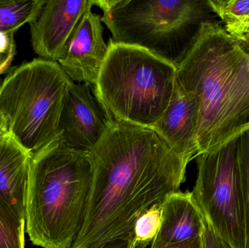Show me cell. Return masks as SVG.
<instances>
[{"label":"cell","instance_id":"obj_1","mask_svg":"<svg viewBox=\"0 0 249 248\" xmlns=\"http://www.w3.org/2000/svg\"><path fill=\"white\" fill-rule=\"evenodd\" d=\"M86 221L71 248H94L133 232L137 218L178 191L189 162L153 130L112 119L90 150Z\"/></svg>","mask_w":249,"mask_h":248},{"label":"cell","instance_id":"obj_2","mask_svg":"<svg viewBox=\"0 0 249 248\" xmlns=\"http://www.w3.org/2000/svg\"><path fill=\"white\" fill-rule=\"evenodd\" d=\"M177 78L197 103L199 154L249 130V64L242 44L213 20L200 24L177 67Z\"/></svg>","mask_w":249,"mask_h":248},{"label":"cell","instance_id":"obj_3","mask_svg":"<svg viewBox=\"0 0 249 248\" xmlns=\"http://www.w3.org/2000/svg\"><path fill=\"white\" fill-rule=\"evenodd\" d=\"M93 177L90 151L60 140L32 156L25 219L33 244L72 247L86 221Z\"/></svg>","mask_w":249,"mask_h":248},{"label":"cell","instance_id":"obj_4","mask_svg":"<svg viewBox=\"0 0 249 248\" xmlns=\"http://www.w3.org/2000/svg\"><path fill=\"white\" fill-rule=\"evenodd\" d=\"M108 45L95 96L110 120L151 128L169 104L177 66L138 47Z\"/></svg>","mask_w":249,"mask_h":248},{"label":"cell","instance_id":"obj_5","mask_svg":"<svg viewBox=\"0 0 249 248\" xmlns=\"http://www.w3.org/2000/svg\"><path fill=\"white\" fill-rule=\"evenodd\" d=\"M116 44L142 48L177 67L211 11L207 0H99Z\"/></svg>","mask_w":249,"mask_h":248},{"label":"cell","instance_id":"obj_6","mask_svg":"<svg viewBox=\"0 0 249 248\" xmlns=\"http://www.w3.org/2000/svg\"><path fill=\"white\" fill-rule=\"evenodd\" d=\"M71 82L58 62L36 58L16 67L0 84V110L9 134L32 156L59 140Z\"/></svg>","mask_w":249,"mask_h":248},{"label":"cell","instance_id":"obj_7","mask_svg":"<svg viewBox=\"0 0 249 248\" xmlns=\"http://www.w3.org/2000/svg\"><path fill=\"white\" fill-rule=\"evenodd\" d=\"M238 138L197 156L193 196L206 221L231 248H245V211Z\"/></svg>","mask_w":249,"mask_h":248},{"label":"cell","instance_id":"obj_8","mask_svg":"<svg viewBox=\"0 0 249 248\" xmlns=\"http://www.w3.org/2000/svg\"><path fill=\"white\" fill-rule=\"evenodd\" d=\"M109 122L93 86L71 82L60 116V141L68 147L90 151L103 137Z\"/></svg>","mask_w":249,"mask_h":248},{"label":"cell","instance_id":"obj_9","mask_svg":"<svg viewBox=\"0 0 249 248\" xmlns=\"http://www.w3.org/2000/svg\"><path fill=\"white\" fill-rule=\"evenodd\" d=\"M102 16L89 9L64 46L58 63L73 82L94 86L107 56Z\"/></svg>","mask_w":249,"mask_h":248},{"label":"cell","instance_id":"obj_10","mask_svg":"<svg viewBox=\"0 0 249 248\" xmlns=\"http://www.w3.org/2000/svg\"><path fill=\"white\" fill-rule=\"evenodd\" d=\"M94 4V0L45 1L29 23L32 48L39 58L58 62L77 23Z\"/></svg>","mask_w":249,"mask_h":248},{"label":"cell","instance_id":"obj_11","mask_svg":"<svg viewBox=\"0 0 249 248\" xmlns=\"http://www.w3.org/2000/svg\"><path fill=\"white\" fill-rule=\"evenodd\" d=\"M198 109L194 98L187 93L178 78L168 107L151 127L181 158L190 163L199 154L197 141Z\"/></svg>","mask_w":249,"mask_h":248},{"label":"cell","instance_id":"obj_12","mask_svg":"<svg viewBox=\"0 0 249 248\" xmlns=\"http://www.w3.org/2000/svg\"><path fill=\"white\" fill-rule=\"evenodd\" d=\"M204 228V215L193 192L177 191L162 203L160 228L153 242L171 244L188 241L202 237Z\"/></svg>","mask_w":249,"mask_h":248},{"label":"cell","instance_id":"obj_13","mask_svg":"<svg viewBox=\"0 0 249 248\" xmlns=\"http://www.w3.org/2000/svg\"><path fill=\"white\" fill-rule=\"evenodd\" d=\"M32 159L10 134L0 138V196L24 218Z\"/></svg>","mask_w":249,"mask_h":248},{"label":"cell","instance_id":"obj_14","mask_svg":"<svg viewBox=\"0 0 249 248\" xmlns=\"http://www.w3.org/2000/svg\"><path fill=\"white\" fill-rule=\"evenodd\" d=\"M207 3L231 36L243 45L249 43V0H207Z\"/></svg>","mask_w":249,"mask_h":248},{"label":"cell","instance_id":"obj_15","mask_svg":"<svg viewBox=\"0 0 249 248\" xmlns=\"http://www.w3.org/2000/svg\"><path fill=\"white\" fill-rule=\"evenodd\" d=\"M45 0H0V32H17L39 14Z\"/></svg>","mask_w":249,"mask_h":248},{"label":"cell","instance_id":"obj_16","mask_svg":"<svg viewBox=\"0 0 249 248\" xmlns=\"http://www.w3.org/2000/svg\"><path fill=\"white\" fill-rule=\"evenodd\" d=\"M26 220L0 196V248H24Z\"/></svg>","mask_w":249,"mask_h":248},{"label":"cell","instance_id":"obj_17","mask_svg":"<svg viewBox=\"0 0 249 248\" xmlns=\"http://www.w3.org/2000/svg\"><path fill=\"white\" fill-rule=\"evenodd\" d=\"M162 204H157L145 211L136 220L133 227L134 248H146L152 243L160 228Z\"/></svg>","mask_w":249,"mask_h":248},{"label":"cell","instance_id":"obj_18","mask_svg":"<svg viewBox=\"0 0 249 248\" xmlns=\"http://www.w3.org/2000/svg\"><path fill=\"white\" fill-rule=\"evenodd\" d=\"M237 146L245 211V248H249V130L238 137Z\"/></svg>","mask_w":249,"mask_h":248},{"label":"cell","instance_id":"obj_19","mask_svg":"<svg viewBox=\"0 0 249 248\" xmlns=\"http://www.w3.org/2000/svg\"><path fill=\"white\" fill-rule=\"evenodd\" d=\"M14 32H0V75L10 68L16 54Z\"/></svg>","mask_w":249,"mask_h":248},{"label":"cell","instance_id":"obj_20","mask_svg":"<svg viewBox=\"0 0 249 248\" xmlns=\"http://www.w3.org/2000/svg\"><path fill=\"white\" fill-rule=\"evenodd\" d=\"M203 248H231L215 232L212 226L205 219V228L202 234Z\"/></svg>","mask_w":249,"mask_h":248},{"label":"cell","instance_id":"obj_21","mask_svg":"<svg viewBox=\"0 0 249 248\" xmlns=\"http://www.w3.org/2000/svg\"><path fill=\"white\" fill-rule=\"evenodd\" d=\"M134 233L116 237L94 248H134Z\"/></svg>","mask_w":249,"mask_h":248},{"label":"cell","instance_id":"obj_22","mask_svg":"<svg viewBox=\"0 0 249 248\" xmlns=\"http://www.w3.org/2000/svg\"><path fill=\"white\" fill-rule=\"evenodd\" d=\"M151 248H203L202 237L181 242V243H171V244H162L159 243H152Z\"/></svg>","mask_w":249,"mask_h":248},{"label":"cell","instance_id":"obj_23","mask_svg":"<svg viewBox=\"0 0 249 248\" xmlns=\"http://www.w3.org/2000/svg\"><path fill=\"white\" fill-rule=\"evenodd\" d=\"M9 134L8 124L4 114L0 110V138Z\"/></svg>","mask_w":249,"mask_h":248},{"label":"cell","instance_id":"obj_24","mask_svg":"<svg viewBox=\"0 0 249 248\" xmlns=\"http://www.w3.org/2000/svg\"><path fill=\"white\" fill-rule=\"evenodd\" d=\"M243 48L245 50L246 52H247V55H248L249 58V43L248 44H244L243 45Z\"/></svg>","mask_w":249,"mask_h":248}]
</instances>
